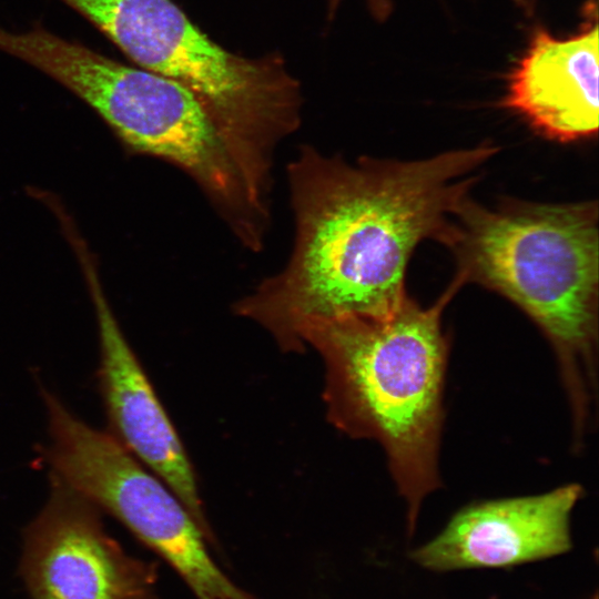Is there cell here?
<instances>
[{"label":"cell","mask_w":599,"mask_h":599,"mask_svg":"<svg viewBox=\"0 0 599 599\" xmlns=\"http://www.w3.org/2000/svg\"><path fill=\"white\" fill-rule=\"evenodd\" d=\"M337 1V0H334ZM526 13H531L534 10V0H512ZM373 9L379 18H384L390 10L389 0H370Z\"/></svg>","instance_id":"10"},{"label":"cell","mask_w":599,"mask_h":599,"mask_svg":"<svg viewBox=\"0 0 599 599\" xmlns=\"http://www.w3.org/2000/svg\"><path fill=\"white\" fill-rule=\"evenodd\" d=\"M0 51L64 85L134 151L182 170L245 248L264 247L271 191L191 90L63 39L40 23L23 32L0 28Z\"/></svg>","instance_id":"4"},{"label":"cell","mask_w":599,"mask_h":599,"mask_svg":"<svg viewBox=\"0 0 599 599\" xmlns=\"http://www.w3.org/2000/svg\"><path fill=\"white\" fill-rule=\"evenodd\" d=\"M583 488L570 483L549 491L471 502L451 516L412 558L435 571L504 568L571 549L570 520Z\"/></svg>","instance_id":"7"},{"label":"cell","mask_w":599,"mask_h":599,"mask_svg":"<svg viewBox=\"0 0 599 599\" xmlns=\"http://www.w3.org/2000/svg\"><path fill=\"white\" fill-rule=\"evenodd\" d=\"M89 270L99 328V386L110 434L177 496L210 540L212 530L186 451Z\"/></svg>","instance_id":"8"},{"label":"cell","mask_w":599,"mask_h":599,"mask_svg":"<svg viewBox=\"0 0 599 599\" xmlns=\"http://www.w3.org/2000/svg\"><path fill=\"white\" fill-rule=\"evenodd\" d=\"M463 283L422 306L406 296L390 314L305 325L300 346L323 359L331 423L357 439L377 441L414 534L424 500L440 488L439 455L449 339L444 309Z\"/></svg>","instance_id":"3"},{"label":"cell","mask_w":599,"mask_h":599,"mask_svg":"<svg viewBox=\"0 0 599 599\" xmlns=\"http://www.w3.org/2000/svg\"><path fill=\"white\" fill-rule=\"evenodd\" d=\"M51 479L23 534L20 573L31 599H160L156 566L129 555L95 505Z\"/></svg>","instance_id":"6"},{"label":"cell","mask_w":599,"mask_h":599,"mask_svg":"<svg viewBox=\"0 0 599 599\" xmlns=\"http://www.w3.org/2000/svg\"><path fill=\"white\" fill-rule=\"evenodd\" d=\"M438 240L453 252L463 284L500 294L547 338L580 447L595 426L598 393L597 202L489 209L467 196Z\"/></svg>","instance_id":"2"},{"label":"cell","mask_w":599,"mask_h":599,"mask_svg":"<svg viewBox=\"0 0 599 599\" xmlns=\"http://www.w3.org/2000/svg\"><path fill=\"white\" fill-rule=\"evenodd\" d=\"M592 8L580 31L568 38L536 28L507 78L502 106L556 142L598 133L599 27Z\"/></svg>","instance_id":"9"},{"label":"cell","mask_w":599,"mask_h":599,"mask_svg":"<svg viewBox=\"0 0 599 599\" xmlns=\"http://www.w3.org/2000/svg\"><path fill=\"white\" fill-rule=\"evenodd\" d=\"M593 599H597V596H595V598H593Z\"/></svg>","instance_id":"11"},{"label":"cell","mask_w":599,"mask_h":599,"mask_svg":"<svg viewBox=\"0 0 599 599\" xmlns=\"http://www.w3.org/2000/svg\"><path fill=\"white\" fill-rule=\"evenodd\" d=\"M52 475L123 524L164 559L197 599H254L209 552L177 496L110 433L92 428L45 392Z\"/></svg>","instance_id":"5"},{"label":"cell","mask_w":599,"mask_h":599,"mask_svg":"<svg viewBox=\"0 0 599 599\" xmlns=\"http://www.w3.org/2000/svg\"><path fill=\"white\" fill-rule=\"evenodd\" d=\"M497 151L481 143L422 160L349 162L303 145L286 169L295 225L287 263L238 300L235 313L286 352L301 351L309 323L390 314L407 296L414 250L439 238Z\"/></svg>","instance_id":"1"}]
</instances>
